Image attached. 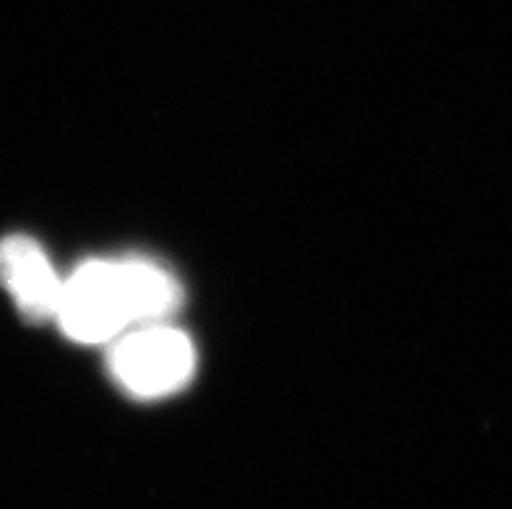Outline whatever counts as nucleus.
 Returning <instances> with one entry per match:
<instances>
[{"instance_id":"3","label":"nucleus","mask_w":512,"mask_h":509,"mask_svg":"<svg viewBox=\"0 0 512 509\" xmlns=\"http://www.w3.org/2000/svg\"><path fill=\"white\" fill-rule=\"evenodd\" d=\"M0 281L24 317L39 323L55 317L63 278L55 273L47 252L29 237H8L0 242Z\"/></svg>"},{"instance_id":"1","label":"nucleus","mask_w":512,"mask_h":509,"mask_svg":"<svg viewBox=\"0 0 512 509\" xmlns=\"http://www.w3.org/2000/svg\"><path fill=\"white\" fill-rule=\"evenodd\" d=\"M180 302V281L164 265L141 258L89 260L63 281L55 320L73 341L107 343L130 325L162 323Z\"/></svg>"},{"instance_id":"2","label":"nucleus","mask_w":512,"mask_h":509,"mask_svg":"<svg viewBox=\"0 0 512 509\" xmlns=\"http://www.w3.org/2000/svg\"><path fill=\"white\" fill-rule=\"evenodd\" d=\"M195 369L190 338L169 325H143L115 341L110 372L125 393L136 398H164L188 385Z\"/></svg>"}]
</instances>
